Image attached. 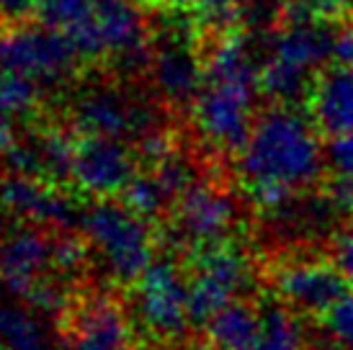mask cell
<instances>
[{"label": "cell", "instance_id": "obj_1", "mask_svg": "<svg viewBox=\"0 0 353 350\" xmlns=\"http://www.w3.org/2000/svg\"><path fill=\"white\" fill-rule=\"evenodd\" d=\"M325 150L312 119L284 103H271L255 116L237 157L243 188L261 212L276 209L320 181Z\"/></svg>", "mask_w": 353, "mask_h": 350}, {"label": "cell", "instance_id": "obj_2", "mask_svg": "<svg viewBox=\"0 0 353 350\" xmlns=\"http://www.w3.org/2000/svg\"><path fill=\"white\" fill-rule=\"evenodd\" d=\"M80 232L99 253L111 281L134 283L152 262V232L148 219L127 204L99 201L80 216Z\"/></svg>", "mask_w": 353, "mask_h": 350}, {"label": "cell", "instance_id": "obj_3", "mask_svg": "<svg viewBox=\"0 0 353 350\" xmlns=\"http://www.w3.org/2000/svg\"><path fill=\"white\" fill-rule=\"evenodd\" d=\"M83 59H101L121 75L148 70L150 37L145 16L134 0H96L88 23L72 37Z\"/></svg>", "mask_w": 353, "mask_h": 350}, {"label": "cell", "instance_id": "obj_4", "mask_svg": "<svg viewBox=\"0 0 353 350\" xmlns=\"http://www.w3.org/2000/svg\"><path fill=\"white\" fill-rule=\"evenodd\" d=\"M70 121L80 136L142 139L160 127L155 103L129 96L114 83L85 85L70 103Z\"/></svg>", "mask_w": 353, "mask_h": 350}, {"label": "cell", "instance_id": "obj_5", "mask_svg": "<svg viewBox=\"0 0 353 350\" xmlns=\"http://www.w3.org/2000/svg\"><path fill=\"white\" fill-rule=\"evenodd\" d=\"M80 52L68 34L47 23L8 21L0 29V68L34 78L41 85L68 80L80 65Z\"/></svg>", "mask_w": 353, "mask_h": 350}, {"label": "cell", "instance_id": "obj_6", "mask_svg": "<svg viewBox=\"0 0 353 350\" xmlns=\"http://www.w3.org/2000/svg\"><path fill=\"white\" fill-rule=\"evenodd\" d=\"M255 283L253 262L235 243H216L196 250L188 278V314L194 325H206L219 309L237 302Z\"/></svg>", "mask_w": 353, "mask_h": 350}, {"label": "cell", "instance_id": "obj_7", "mask_svg": "<svg viewBox=\"0 0 353 350\" xmlns=\"http://www.w3.org/2000/svg\"><path fill=\"white\" fill-rule=\"evenodd\" d=\"M132 314L142 330L155 340H181L186 335L188 314V281L173 260H152L148 271L134 281Z\"/></svg>", "mask_w": 353, "mask_h": 350}, {"label": "cell", "instance_id": "obj_8", "mask_svg": "<svg viewBox=\"0 0 353 350\" xmlns=\"http://www.w3.org/2000/svg\"><path fill=\"white\" fill-rule=\"evenodd\" d=\"M255 93L258 83L206 80L191 106L196 132L206 145L219 152L243 150L255 124Z\"/></svg>", "mask_w": 353, "mask_h": 350}, {"label": "cell", "instance_id": "obj_9", "mask_svg": "<svg viewBox=\"0 0 353 350\" xmlns=\"http://www.w3.org/2000/svg\"><path fill=\"white\" fill-rule=\"evenodd\" d=\"M148 72L165 106L191 108L206 83L204 52L183 26H168L150 41Z\"/></svg>", "mask_w": 353, "mask_h": 350}, {"label": "cell", "instance_id": "obj_10", "mask_svg": "<svg viewBox=\"0 0 353 350\" xmlns=\"http://www.w3.org/2000/svg\"><path fill=\"white\" fill-rule=\"evenodd\" d=\"M240 222V204L230 191L219 185L196 183L178 196L173 206V240L186 250H201L225 243Z\"/></svg>", "mask_w": 353, "mask_h": 350}, {"label": "cell", "instance_id": "obj_11", "mask_svg": "<svg viewBox=\"0 0 353 350\" xmlns=\"http://www.w3.org/2000/svg\"><path fill=\"white\" fill-rule=\"evenodd\" d=\"M137 152L121 139L83 136L75 147L72 181L83 194L96 198H111L124 194L129 181L137 175Z\"/></svg>", "mask_w": 353, "mask_h": 350}, {"label": "cell", "instance_id": "obj_12", "mask_svg": "<svg viewBox=\"0 0 353 350\" xmlns=\"http://www.w3.org/2000/svg\"><path fill=\"white\" fill-rule=\"evenodd\" d=\"M54 185L57 183H47L31 175H8L0 181V209L39 227L70 229L72 224H80L83 214L78 212L75 198Z\"/></svg>", "mask_w": 353, "mask_h": 350}, {"label": "cell", "instance_id": "obj_13", "mask_svg": "<svg viewBox=\"0 0 353 350\" xmlns=\"http://www.w3.org/2000/svg\"><path fill=\"white\" fill-rule=\"evenodd\" d=\"M348 283L335 262L325 260L284 262L274 276L279 296L302 314H325L348 291Z\"/></svg>", "mask_w": 353, "mask_h": 350}, {"label": "cell", "instance_id": "obj_14", "mask_svg": "<svg viewBox=\"0 0 353 350\" xmlns=\"http://www.w3.org/2000/svg\"><path fill=\"white\" fill-rule=\"evenodd\" d=\"M75 142L59 127H44L34 134L16 139L6 150V163L13 173L41 178L47 183H62L72 175Z\"/></svg>", "mask_w": 353, "mask_h": 350}, {"label": "cell", "instance_id": "obj_15", "mask_svg": "<svg viewBox=\"0 0 353 350\" xmlns=\"http://www.w3.org/2000/svg\"><path fill=\"white\" fill-rule=\"evenodd\" d=\"M52 240L37 227H21L6 237L0 255V281L13 296H26L34 283L52 268Z\"/></svg>", "mask_w": 353, "mask_h": 350}, {"label": "cell", "instance_id": "obj_16", "mask_svg": "<svg viewBox=\"0 0 353 350\" xmlns=\"http://www.w3.org/2000/svg\"><path fill=\"white\" fill-rule=\"evenodd\" d=\"M307 106L320 134L338 136L353 132V70L345 65L317 70Z\"/></svg>", "mask_w": 353, "mask_h": 350}, {"label": "cell", "instance_id": "obj_17", "mask_svg": "<svg viewBox=\"0 0 353 350\" xmlns=\"http://www.w3.org/2000/svg\"><path fill=\"white\" fill-rule=\"evenodd\" d=\"M68 350H134L132 322L111 299H93L75 314Z\"/></svg>", "mask_w": 353, "mask_h": 350}, {"label": "cell", "instance_id": "obj_18", "mask_svg": "<svg viewBox=\"0 0 353 350\" xmlns=\"http://www.w3.org/2000/svg\"><path fill=\"white\" fill-rule=\"evenodd\" d=\"M333 47L335 34L327 29L325 21L289 19V23L271 41V57L312 72L327 57H333Z\"/></svg>", "mask_w": 353, "mask_h": 350}, {"label": "cell", "instance_id": "obj_19", "mask_svg": "<svg viewBox=\"0 0 353 350\" xmlns=\"http://www.w3.org/2000/svg\"><path fill=\"white\" fill-rule=\"evenodd\" d=\"M206 80H230V83H258L261 65L255 57V44L243 31H225L209 47Z\"/></svg>", "mask_w": 353, "mask_h": 350}, {"label": "cell", "instance_id": "obj_20", "mask_svg": "<svg viewBox=\"0 0 353 350\" xmlns=\"http://www.w3.org/2000/svg\"><path fill=\"white\" fill-rule=\"evenodd\" d=\"M0 350H57L50 320L29 304L0 302Z\"/></svg>", "mask_w": 353, "mask_h": 350}, {"label": "cell", "instance_id": "obj_21", "mask_svg": "<svg viewBox=\"0 0 353 350\" xmlns=\"http://www.w3.org/2000/svg\"><path fill=\"white\" fill-rule=\"evenodd\" d=\"M204 327L209 350H255L261 311L245 302H232L216 311Z\"/></svg>", "mask_w": 353, "mask_h": 350}, {"label": "cell", "instance_id": "obj_22", "mask_svg": "<svg viewBox=\"0 0 353 350\" xmlns=\"http://www.w3.org/2000/svg\"><path fill=\"white\" fill-rule=\"evenodd\" d=\"M314 75L310 70L289 65L284 59H276L268 54L261 72H258V90L263 93L271 103H284L296 106L299 101H307Z\"/></svg>", "mask_w": 353, "mask_h": 350}, {"label": "cell", "instance_id": "obj_23", "mask_svg": "<svg viewBox=\"0 0 353 350\" xmlns=\"http://www.w3.org/2000/svg\"><path fill=\"white\" fill-rule=\"evenodd\" d=\"M255 350H304V330L289 304H265Z\"/></svg>", "mask_w": 353, "mask_h": 350}, {"label": "cell", "instance_id": "obj_24", "mask_svg": "<svg viewBox=\"0 0 353 350\" xmlns=\"http://www.w3.org/2000/svg\"><path fill=\"white\" fill-rule=\"evenodd\" d=\"M124 204L137 212L139 216L145 219H152V216H160L170 204H176L173 194L168 191V185L163 183V178L150 167L148 173L134 175L129 185L124 188Z\"/></svg>", "mask_w": 353, "mask_h": 350}, {"label": "cell", "instance_id": "obj_25", "mask_svg": "<svg viewBox=\"0 0 353 350\" xmlns=\"http://www.w3.org/2000/svg\"><path fill=\"white\" fill-rule=\"evenodd\" d=\"M93 8H96V0H39L34 13L39 16L41 23L72 37L88 23Z\"/></svg>", "mask_w": 353, "mask_h": 350}, {"label": "cell", "instance_id": "obj_26", "mask_svg": "<svg viewBox=\"0 0 353 350\" xmlns=\"http://www.w3.org/2000/svg\"><path fill=\"white\" fill-rule=\"evenodd\" d=\"M41 103V83L21 72L0 68V106L19 114H34Z\"/></svg>", "mask_w": 353, "mask_h": 350}, {"label": "cell", "instance_id": "obj_27", "mask_svg": "<svg viewBox=\"0 0 353 350\" xmlns=\"http://www.w3.org/2000/svg\"><path fill=\"white\" fill-rule=\"evenodd\" d=\"M23 299H26V304H29L31 309L39 311L41 317H47V320H59L62 314H68L70 302H72V294H70L68 283H65L62 276H59V278L44 276V278H39V281L31 286L29 294H26Z\"/></svg>", "mask_w": 353, "mask_h": 350}, {"label": "cell", "instance_id": "obj_28", "mask_svg": "<svg viewBox=\"0 0 353 350\" xmlns=\"http://www.w3.org/2000/svg\"><path fill=\"white\" fill-rule=\"evenodd\" d=\"M88 240H80L75 234H59L52 240V268L62 276V278H72L83 273L85 262H88Z\"/></svg>", "mask_w": 353, "mask_h": 350}, {"label": "cell", "instance_id": "obj_29", "mask_svg": "<svg viewBox=\"0 0 353 350\" xmlns=\"http://www.w3.org/2000/svg\"><path fill=\"white\" fill-rule=\"evenodd\" d=\"M286 19H314L325 23H341L353 19V0H292Z\"/></svg>", "mask_w": 353, "mask_h": 350}, {"label": "cell", "instance_id": "obj_30", "mask_svg": "<svg viewBox=\"0 0 353 350\" xmlns=\"http://www.w3.org/2000/svg\"><path fill=\"white\" fill-rule=\"evenodd\" d=\"M323 317V327L327 332V338L338 348L353 350V291H345Z\"/></svg>", "mask_w": 353, "mask_h": 350}, {"label": "cell", "instance_id": "obj_31", "mask_svg": "<svg viewBox=\"0 0 353 350\" xmlns=\"http://www.w3.org/2000/svg\"><path fill=\"white\" fill-rule=\"evenodd\" d=\"M325 163L333 175L353 181V132L330 136V145L325 147Z\"/></svg>", "mask_w": 353, "mask_h": 350}, {"label": "cell", "instance_id": "obj_32", "mask_svg": "<svg viewBox=\"0 0 353 350\" xmlns=\"http://www.w3.org/2000/svg\"><path fill=\"white\" fill-rule=\"evenodd\" d=\"M333 262L345 278L353 283V216L338 229L333 243Z\"/></svg>", "mask_w": 353, "mask_h": 350}, {"label": "cell", "instance_id": "obj_33", "mask_svg": "<svg viewBox=\"0 0 353 350\" xmlns=\"http://www.w3.org/2000/svg\"><path fill=\"white\" fill-rule=\"evenodd\" d=\"M333 57L338 65L353 70V26H345L341 34H335V47Z\"/></svg>", "mask_w": 353, "mask_h": 350}, {"label": "cell", "instance_id": "obj_34", "mask_svg": "<svg viewBox=\"0 0 353 350\" xmlns=\"http://www.w3.org/2000/svg\"><path fill=\"white\" fill-rule=\"evenodd\" d=\"M39 0H0V16L6 21H23L31 10H37Z\"/></svg>", "mask_w": 353, "mask_h": 350}, {"label": "cell", "instance_id": "obj_35", "mask_svg": "<svg viewBox=\"0 0 353 350\" xmlns=\"http://www.w3.org/2000/svg\"><path fill=\"white\" fill-rule=\"evenodd\" d=\"M16 114L8 111L6 106H0V155H6L13 142H16Z\"/></svg>", "mask_w": 353, "mask_h": 350}, {"label": "cell", "instance_id": "obj_36", "mask_svg": "<svg viewBox=\"0 0 353 350\" xmlns=\"http://www.w3.org/2000/svg\"><path fill=\"white\" fill-rule=\"evenodd\" d=\"M163 3L170 6V8H176V10H183V8H196L199 0H163Z\"/></svg>", "mask_w": 353, "mask_h": 350}, {"label": "cell", "instance_id": "obj_37", "mask_svg": "<svg viewBox=\"0 0 353 350\" xmlns=\"http://www.w3.org/2000/svg\"><path fill=\"white\" fill-rule=\"evenodd\" d=\"M3 243H6V237H3V232H0V255H3Z\"/></svg>", "mask_w": 353, "mask_h": 350}, {"label": "cell", "instance_id": "obj_38", "mask_svg": "<svg viewBox=\"0 0 353 350\" xmlns=\"http://www.w3.org/2000/svg\"><path fill=\"white\" fill-rule=\"evenodd\" d=\"M134 3H139V6H142V3H152V0H134Z\"/></svg>", "mask_w": 353, "mask_h": 350}, {"label": "cell", "instance_id": "obj_39", "mask_svg": "<svg viewBox=\"0 0 353 350\" xmlns=\"http://www.w3.org/2000/svg\"><path fill=\"white\" fill-rule=\"evenodd\" d=\"M0 181H3V175H0Z\"/></svg>", "mask_w": 353, "mask_h": 350}]
</instances>
